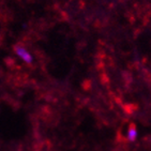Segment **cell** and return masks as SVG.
<instances>
[{
    "label": "cell",
    "mask_w": 151,
    "mask_h": 151,
    "mask_svg": "<svg viewBox=\"0 0 151 151\" xmlns=\"http://www.w3.org/2000/svg\"><path fill=\"white\" fill-rule=\"evenodd\" d=\"M14 50H15V52H16V55L19 56L25 62H27V63H31L32 62V56L30 55V52L24 46H22V45H16V46L14 47Z\"/></svg>",
    "instance_id": "1"
},
{
    "label": "cell",
    "mask_w": 151,
    "mask_h": 151,
    "mask_svg": "<svg viewBox=\"0 0 151 151\" xmlns=\"http://www.w3.org/2000/svg\"><path fill=\"white\" fill-rule=\"evenodd\" d=\"M138 137V131H137V128L135 124H130V127L128 128V131H127V138H128L129 142H135Z\"/></svg>",
    "instance_id": "2"
}]
</instances>
